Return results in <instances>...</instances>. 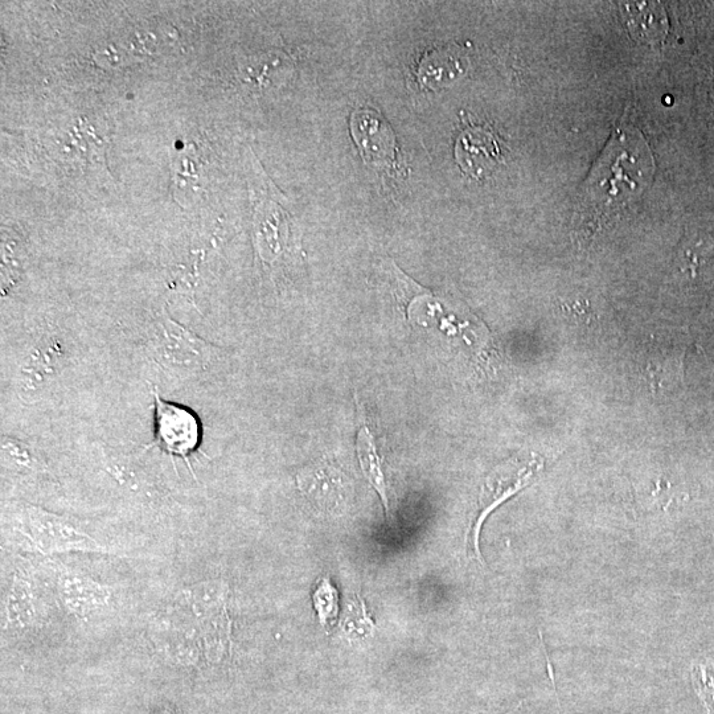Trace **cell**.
I'll return each instance as SVG.
<instances>
[{
    "label": "cell",
    "instance_id": "cell-4",
    "mask_svg": "<svg viewBox=\"0 0 714 714\" xmlns=\"http://www.w3.org/2000/svg\"><path fill=\"white\" fill-rule=\"evenodd\" d=\"M351 134L364 162L380 172L401 174L400 150L391 125L373 110H355Z\"/></svg>",
    "mask_w": 714,
    "mask_h": 714
},
{
    "label": "cell",
    "instance_id": "cell-8",
    "mask_svg": "<svg viewBox=\"0 0 714 714\" xmlns=\"http://www.w3.org/2000/svg\"><path fill=\"white\" fill-rule=\"evenodd\" d=\"M455 158L463 172L474 179L491 174L502 159L496 135L486 127L470 126L459 135Z\"/></svg>",
    "mask_w": 714,
    "mask_h": 714
},
{
    "label": "cell",
    "instance_id": "cell-13",
    "mask_svg": "<svg viewBox=\"0 0 714 714\" xmlns=\"http://www.w3.org/2000/svg\"><path fill=\"white\" fill-rule=\"evenodd\" d=\"M282 215L283 211H278L277 216H272V219L260 221V228H258V250H260L262 260L270 262V264L293 249L289 224Z\"/></svg>",
    "mask_w": 714,
    "mask_h": 714
},
{
    "label": "cell",
    "instance_id": "cell-2",
    "mask_svg": "<svg viewBox=\"0 0 714 714\" xmlns=\"http://www.w3.org/2000/svg\"><path fill=\"white\" fill-rule=\"evenodd\" d=\"M18 533L26 551L52 556L72 552L114 553L71 520L27 508Z\"/></svg>",
    "mask_w": 714,
    "mask_h": 714
},
{
    "label": "cell",
    "instance_id": "cell-6",
    "mask_svg": "<svg viewBox=\"0 0 714 714\" xmlns=\"http://www.w3.org/2000/svg\"><path fill=\"white\" fill-rule=\"evenodd\" d=\"M53 581L61 606L77 618L96 617L113 601L112 588L67 566H55Z\"/></svg>",
    "mask_w": 714,
    "mask_h": 714
},
{
    "label": "cell",
    "instance_id": "cell-15",
    "mask_svg": "<svg viewBox=\"0 0 714 714\" xmlns=\"http://www.w3.org/2000/svg\"><path fill=\"white\" fill-rule=\"evenodd\" d=\"M692 680L701 700L707 705L709 712L714 714V664L712 662L693 664Z\"/></svg>",
    "mask_w": 714,
    "mask_h": 714
},
{
    "label": "cell",
    "instance_id": "cell-1",
    "mask_svg": "<svg viewBox=\"0 0 714 714\" xmlns=\"http://www.w3.org/2000/svg\"><path fill=\"white\" fill-rule=\"evenodd\" d=\"M654 174V157L643 134L629 123H621L595 162L581 192L582 221L602 223L605 217L642 195Z\"/></svg>",
    "mask_w": 714,
    "mask_h": 714
},
{
    "label": "cell",
    "instance_id": "cell-10",
    "mask_svg": "<svg viewBox=\"0 0 714 714\" xmlns=\"http://www.w3.org/2000/svg\"><path fill=\"white\" fill-rule=\"evenodd\" d=\"M298 486L319 506H334L342 498L343 482L334 467L317 465L298 475Z\"/></svg>",
    "mask_w": 714,
    "mask_h": 714
},
{
    "label": "cell",
    "instance_id": "cell-9",
    "mask_svg": "<svg viewBox=\"0 0 714 714\" xmlns=\"http://www.w3.org/2000/svg\"><path fill=\"white\" fill-rule=\"evenodd\" d=\"M43 618V601L38 584L31 574L15 572L14 580L4 601V626L6 629L28 630L38 627Z\"/></svg>",
    "mask_w": 714,
    "mask_h": 714
},
{
    "label": "cell",
    "instance_id": "cell-5",
    "mask_svg": "<svg viewBox=\"0 0 714 714\" xmlns=\"http://www.w3.org/2000/svg\"><path fill=\"white\" fill-rule=\"evenodd\" d=\"M537 469H539L537 463L525 466L508 463L506 466L499 467L486 479L482 494H480L479 510L476 512L469 535H467V548H469L471 557L475 558L476 561L482 562V555H480L479 551V535L484 520L504 500L527 486Z\"/></svg>",
    "mask_w": 714,
    "mask_h": 714
},
{
    "label": "cell",
    "instance_id": "cell-11",
    "mask_svg": "<svg viewBox=\"0 0 714 714\" xmlns=\"http://www.w3.org/2000/svg\"><path fill=\"white\" fill-rule=\"evenodd\" d=\"M356 450L361 470H363L369 484H371L377 494L380 495L385 512H387V516H389V514H391V507H389L388 488L387 482H385L383 462H381L379 451H377L375 437H373L371 429L368 428L365 422L361 424L359 433H357Z\"/></svg>",
    "mask_w": 714,
    "mask_h": 714
},
{
    "label": "cell",
    "instance_id": "cell-14",
    "mask_svg": "<svg viewBox=\"0 0 714 714\" xmlns=\"http://www.w3.org/2000/svg\"><path fill=\"white\" fill-rule=\"evenodd\" d=\"M314 607L323 626L331 625L338 614V593L327 578L320 582L314 593Z\"/></svg>",
    "mask_w": 714,
    "mask_h": 714
},
{
    "label": "cell",
    "instance_id": "cell-3",
    "mask_svg": "<svg viewBox=\"0 0 714 714\" xmlns=\"http://www.w3.org/2000/svg\"><path fill=\"white\" fill-rule=\"evenodd\" d=\"M150 351L164 367L183 372L203 371L217 354L215 347L166 317L154 323Z\"/></svg>",
    "mask_w": 714,
    "mask_h": 714
},
{
    "label": "cell",
    "instance_id": "cell-16",
    "mask_svg": "<svg viewBox=\"0 0 714 714\" xmlns=\"http://www.w3.org/2000/svg\"><path fill=\"white\" fill-rule=\"evenodd\" d=\"M155 714H178V713H176V712L174 711V709L164 708V709H162V711H159V712H157V713H155Z\"/></svg>",
    "mask_w": 714,
    "mask_h": 714
},
{
    "label": "cell",
    "instance_id": "cell-12",
    "mask_svg": "<svg viewBox=\"0 0 714 714\" xmlns=\"http://www.w3.org/2000/svg\"><path fill=\"white\" fill-rule=\"evenodd\" d=\"M418 69V79L430 88L445 85L463 73L462 60L447 48L428 51Z\"/></svg>",
    "mask_w": 714,
    "mask_h": 714
},
{
    "label": "cell",
    "instance_id": "cell-7",
    "mask_svg": "<svg viewBox=\"0 0 714 714\" xmlns=\"http://www.w3.org/2000/svg\"><path fill=\"white\" fill-rule=\"evenodd\" d=\"M155 432L157 442L166 453L188 461L199 449L201 426L191 410L155 396Z\"/></svg>",
    "mask_w": 714,
    "mask_h": 714
}]
</instances>
